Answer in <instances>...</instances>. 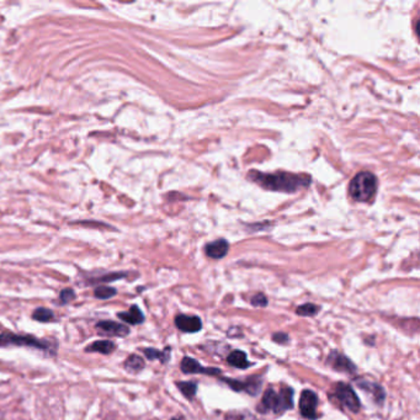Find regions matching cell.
<instances>
[{
    "label": "cell",
    "mask_w": 420,
    "mask_h": 420,
    "mask_svg": "<svg viewBox=\"0 0 420 420\" xmlns=\"http://www.w3.org/2000/svg\"><path fill=\"white\" fill-rule=\"evenodd\" d=\"M229 244L226 239H218L216 242L210 243L206 247L208 257L213 259H222L227 255Z\"/></svg>",
    "instance_id": "12"
},
{
    "label": "cell",
    "mask_w": 420,
    "mask_h": 420,
    "mask_svg": "<svg viewBox=\"0 0 420 420\" xmlns=\"http://www.w3.org/2000/svg\"><path fill=\"white\" fill-rule=\"evenodd\" d=\"M334 395H336V400L341 402V405L348 408L350 412L357 413L360 410V400H359V397L356 395L355 390L351 388V386L343 383V382L338 383Z\"/></svg>",
    "instance_id": "4"
},
{
    "label": "cell",
    "mask_w": 420,
    "mask_h": 420,
    "mask_svg": "<svg viewBox=\"0 0 420 420\" xmlns=\"http://www.w3.org/2000/svg\"><path fill=\"white\" fill-rule=\"evenodd\" d=\"M125 367L131 372H139L144 367V361L139 355H131L125 362Z\"/></svg>",
    "instance_id": "18"
},
{
    "label": "cell",
    "mask_w": 420,
    "mask_h": 420,
    "mask_svg": "<svg viewBox=\"0 0 420 420\" xmlns=\"http://www.w3.org/2000/svg\"><path fill=\"white\" fill-rule=\"evenodd\" d=\"M319 311V307L313 305V303H306L297 308V314L302 317H311L317 314Z\"/></svg>",
    "instance_id": "21"
},
{
    "label": "cell",
    "mask_w": 420,
    "mask_h": 420,
    "mask_svg": "<svg viewBox=\"0 0 420 420\" xmlns=\"http://www.w3.org/2000/svg\"><path fill=\"white\" fill-rule=\"evenodd\" d=\"M144 355L147 356L149 360H160L162 362H165L169 359L170 350L169 349H167L165 351L155 350V349H144Z\"/></svg>",
    "instance_id": "19"
},
{
    "label": "cell",
    "mask_w": 420,
    "mask_h": 420,
    "mask_svg": "<svg viewBox=\"0 0 420 420\" xmlns=\"http://www.w3.org/2000/svg\"><path fill=\"white\" fill-rule=\"evenodd\" d=\"M175 324L179 329L185 333H196L201 331L203 323L201 319L196 316H185V314H179L175 318Z\"/></svg>",
    "instance_id": "10"
},
{
    "label": "cell",
    "mask_w": 420,
    "mask_h": 420,
    "mask_svg": "<svg viewBox=\"0 0 420 420\" xmlns=\"http://www.w3.org/2000/svg\"><path fill=\"white\" fill-rule=\"evenodd\" d=\"M249 179L265 189L284 193H293L311 184V178L307 175L290 173L262 174L257 170L249 173Z\"/></svg>",
    "instance_id": "1"
},
{
    "label": "cell",
    "mask_w": 420,
    "mask_h": 420,
    "mask_svg": "<svg viewBox=\"0 0 420 420\" xmlns=\"http://www.w3.org/2000/svg\"><path fill=\"white\" fill-rule=\"evenodd\" d=\"M34 319L35 321L39 322H50L51 319H53V313L50 310H47V308H37L35 312H34Z\"/></svg>",
    "instance_id": "22"
},
{
    "label": "cell",
    "mask_w": 420,
    "mask_h": 420,
    "mask_svg": "<svg viewBox=\"0 0 420 420\" xmlns=\"http://www.w3.org/2000/svg\"><path fill=\"white\" fill-rule=\"evenodd\" d=\"M117 317H119L120 319H122V321L129 323V324H139V323H142L144 321V313L141 312V310L137 306L131 307L129 311L119 313Z\"/></svg>",
    "instance_id": "14"
},
{
    "label": "cell",
    "mask_w": 420,
    "mask_h": 420,
    "mask_svg": "<svg viewBox=\"0 0 420 420\" xmlns=\"http://www.w3.org/2000/svg\"><path fill=\"white\" fill-rule=\"evenodd\" d=\"M357 386L360 387L361 390H365L367 393H371L374 400L381 405L383 400H385V390L377 385L375 382H370V381H357Z\"/></svg>",
    "instance_id": "13"
},
{
    "label": "cell",
    "mask_w": 420,
    "mask_h": 420,
    "mask_svg": "<svg viewBox=\"0 0 420 420\" xmlns=\"http://www.w3.org/2000/svg\"><path fill=\"white\" fill-rule=\"evenodd\" d=\"M226 420H262L248 410H232L226 415Z\"/></svg>",
    "instance_id": "17"
},
{
    "label": "cell",
    "mask_w": 420,
    "mask_h": 420,
    "mask_svg": "<svg viewBox=\"0 0 420 420\" xmlns=\"http://www.w3.org/2000/svg\"><path fill=\"white\" fill-rule=\"evenodd\" d=\"M328 364L338 371H343V372H348L351 374L356 370L355 365L351 362L345 355H343L338 351H331L328 357Z\"/></svg>",
    "instance_id": "9"
},
{
    "label": "cell",
    "mask_w": 420,
    "mask_h": 420,
    "mask_svg": "<svg viewBox=\"0 0 420 420\" xmlns=\"http://www.w3.org/2000/svg\"><path fill=\"white\" fill-rule=\"evenodd\" d=\"M182 371L184 374H206V375H218L221 371L212 367H203L198 360L191 357H184L182 361Z\"/></svg>",
    "instance_id": "8"
},
{
    "label": "cell",
    "mask_w": 420,
    "mask_h": 420,
    "mask_svg": "<svg viewBox=\"0 0 420 420\" xmlns=\"http://www.w3.org/2000/svg\"><path fill=\"white\" fill-rule=\"evenodd\" d=\"M172 420H180V419H175V418H174V419H172Z\"/></svg>",
    "instance_id": "27"
},
{
    "label": "cell",
    "mask_w": 420,
    "mask_h": 420,
    "mask_svg": "<svg viewBox=\"0 0 420 420\" xmlns=\"http://www.w3.org/2000/svg\"><path fill=\"white\" fill-rule=\"evenodd\" d=\"M115 349V344L110 341H95L91 345L87 348V351L91 352H101V354H110Z\"/></svg>",
    "instance_id": "16"
},
{
    "label": "cell",
    "mask_w": 420,
    "mask_h": 420,
    "mask_svg": "<svg viewBox=\"0 0 420 420\" xmlns=\"http://www.w3.org/2000/svg\"><path fill=\"white\" fill-rule=\"evenodd\" d=\"M228 364L234 366L237 369H247L248 366H250V362L248 361L246 352L241 350H234L228 355Z\"/></svg>",
    "instance_id": "15"
},
{
    "label": "cell",
    "mask_w": 420,
    "mask_h": 420,
    "mask_svg": "<svg viewBox=\"0 0 420 420\" xmlns=\"http://www.w3.org/2000/svg\"><path fill=\"white\" fill-rule=\"evenodd\" d=\"M274 341H277V343H287L288 341V336L287 334H282V333H276V334H274Z\"/></svg>",
    "instance_id": "26"
},
{
    "label": "cell",
    "mask_w": 420,
    "mask_h": 420,
    "mask_svg": "<svg viewBox=\"0 0 420 420\" xmlns=\"http://www.w3.org/2000/svg\"><path fill=\"white\" fill-rule=\"evenodd\" d=\"M177 385H178L180 392H182L188 400H191L193 395H196V390H198L196 383H193V382H178Z\"/></svg>",
    "instance_id": "20"
},
{
    "label": "cell",
    "mask_w": 420,
    "mask_h": 420,
    "mask_svg": "<svg viewBox=\"0 0 420 420\" xmlns=\"http://www.w3.org/2000/svg\"><path fill=\"white\" fill-rule=\"evenodd\" d=\"M116 295V290L113 287L100 286L95 290V297H98L100 300H108Z\"/></svg>",
    "instance_id": "23"
},
{
    "label": "cell",
    "mask_w": 420,
    "mask_h": 420,
    "mask_svg": "<svg viewBox=\"0 0 420 420\" xmlns=\"http://www.w3.org/2000/svg\"><path fill=\"white\" fill-rule=\"evenodd\" d=\"M75 293L73 290H70V288H65L63 291L61 292V302L65 305V303H68V302L72 301V300H75Z\"/></svg>",
    "instance_id": "24"
},
{
    "label": "cell",
    "mask_w": 420,
    "mask_h": 420,
    "mask_svg": "<svg viewBox=\"0 0 420 420\" xmlns=\"http://www.w3.org/2000/svg\"><path fill=\"white\" fill-rule=\"evenodd\" d=\"M252 305L255 307H265L267 305V298L262 293H257L252 298Z\"/></svg>",
    "instance_id": "25"
},
{
    "label": "cell",
    "mask_w": 420,
    "mask_h": 420,
    "mask_svg": "<svg viewBox=\"0 0 420 420\" xmlns=\"http://www.w3.org/2000/svg\"><path fill=\"white\" fill-rule=\"evenodd\" d=\"M101 334L111 336H125L129 333V329L124 324H120L116 322L103 321L96 324Z\"/></svg>",
    "instance_id": "11"
},
{
    "label": "cell",
    "mask_w": 420,
    "mask_h": 420,
    "mask_svg": "<svg viewBox=\"0 0 420 420\" xmlns=\"http://www.w3.org/2000/svg\"><path fill=\"white\" fill-rule=\"evenodd\" d=\"M317 407H318V395L311 390L302 392L300 398V412L307 419H316Z\"/></svg>",
    "instance_id": "5"
},
{
    "label": "cell",
    "mask_w": 420,
    "mask_h": 420,
    "mask_svg": "<svg viewBox=\"0 0 420 420\" xmlns=\"http://www.w3.org/2000/svg\"><path fill=\"white\" fill-rule=\"evenodd\" d=\"M30 345L40 349H46L47 345L42 341H39L35 338L31 336H18L13 334H4L0 336V345Z\"/></svg>",
    "instance_id": "7"
},
{
    "label": "cell",
    "mask_w": 420,
    "mask_h": 420,
    "mask_svg": "<svg viewBox=\"0 0 420 420\" xmlns=\"http://www.w3.org/2000/svg\"><path fill=\"white\" fill-rule=\"evenodd\" d=\"M349 191L355 201L367 203L377 191V179L370 172H361L351 180Z\"/></svg>",
    "instance_id": "3"
},
{
    "label": "cell",
    "mask_w": 420,
    "mask_h": 420,
    "mask_svg": "<svg viewBox=\"0 0 420 420\" xmlns=\"http://www.w3.org/2000/svg\"><path fill=\"white\" fill-rule=\"evenodd\" d=\"M226 382H227L228 386L233 388L234 390H237V392H241V390H244V392H247L249 395H257L260 390H262V377L260 376H254V377H250V378H248L247 381H244V382H241V381H236V380H228L226 378Z\"/></svg>",
    "instance_id": "6"
},
{
    "label": "cell",
    "mask_w": 420,
    "mask_h": 420,
    "mask_svg": "<svg viewBox=\"0 0 420 420\" xmlns=\"http://www.w3.org/2000/svg\"><path fill=\"white\" fill-rule=\"evenodd\" d=\"M292 407H293V390L291 388L285 387L280 392L270 388L262 395V402L257 405V412L281 414L284 412L291 409Z\"/></svg>",
    "instance_id": "2"
}]
</instances>
